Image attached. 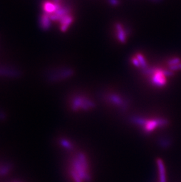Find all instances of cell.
<instances>
[{
  "instance_id": "7c38bea8",
  "label": "cell",
  "mask_w": 181,
  "mask_h": 182,
  "mask_svg": "<svg viewBox=\"0 0 181 182\" xmlns=\"http://www.w3.org/2000/svg\"><path fill=\"white\" fill-rule=\"evenodd\" d=\"M180 62V59L179 58H173L169 61L168 64L170 66L177 65Z\"/></svg>"
},
{
  "instance_id": "4fadbf2b",
  "label": "cell",
  "mask_w": 181,
  "mask_h": 182,
  "mask_svg": "<svg viewBox=\"0 0 181 182\" xmlns=\"http://www.w3.org/2000/svg\"><path fill=\"white\" fill-rule=\"evenodd\" d=\"M132 63L133 64V65H135L136 67H139V66H140V63H139L138 59L137 58H132Z\"/></svg>"
},
{
  "instance_id": "9c48e42d",
  "label": "cell",
  "mask_w": 181,
  "mask_h": 182,
  "mask_svg": "<svg viewBox=\"0 0 181 182\" xmlns=\"http://www.w3.org/2000/svg\"><path fill=\"white\" fill-rule=\"evenodd\" d=\"M45 10L49 12V13H52L53 12H55L56 10V5H54L53 4H51L50 2H46L44 4L43 6Z\"/></svg>"
},
{
  "instance_id": "277c9868",
  "label": "cell",
  "mask_w": 181,
  "mask_h": 182,
  "mask_svg": "<svg viewBox=\"0 0 181 182\" xmlns=\"http://www.w3.org/2000/svg\"><path fill=\"white\" fill-rule=\"evenodd\" d=\"M152 77V84L157 87H162L166 83V75L164 71L158 69H155Z\"/></svg>"
},
{
  "instance_id": "52a82bcc",
  "label": "cell",
  "mask_w": 181,
  "mask_h": 182,
  "mask_svg": "<svg viewBox=\"0 0 181 182\" xmlns=\"http://www.w3.org/2000/svg\"><path fill=\"white\" fill-rule=\"evenodd\" d=\"M60 145L66 150L72 151L73 149L74 145L72 141L68 140V138H62L59 140Z\"/></svg>"
},
{
  "instance_id": "7a4b0ae2",
  "label": "cell",
  "mask_w": 181,
  "mask_h": 182,
  "mask_svg": "<svg viewBox=\"0 0 181 182\" xmlns=\"http://www.w3.org/2000/svg\"><path fill=\"white\" fill-rule=\"evenodd\" d=\"M131 122L140 127L142 131L146 134H150L157 129L166 126L167 124V120L163 118H146L141 116L132 117Z\"/></svg>"
},
{
  "instance_id": "8fae6325",
  "label": "cell",
  "mask_w": 181,
  "mask_h": 182,
  "mask_svg": "<svg viewBox=\"0 0 181 182\" xmlns=\"http://www.w3.org/2000/svg\"><path fill=\"white\" fill-rule=\"evenodd\" d=\"M136 57H137V59H138V61L140 63V67L143 69L146 68H147V64H146V62L145 59H144L143 55H141L140 54H138L136 55Z\"/></svg>"
},
{
  "instance_id": "8992f818",
  "label": "cell",
  "mask_w": 181,
  "mask_h": 182,
  "mask_svg": "<svg viewBox=\"0 0 181 182\" xmlns=\"http://www.w3.org/2000/svg\"><path fill=\"white\" fill-rule=\"evenodd\" d=\"M156 164L159 173V182H166L165 167L162 160L161 159H157Z\"/></svg>"
},
{
  "instance_id": "ba28073f",
  "label": "cell",
  "mask_w": 181,
  "mask_h": 182,
  "mask_svg": "<svg viewBox=\"0 0 181 182\" xmlns=\"http://www.w3.org/2000/svg\"><path fill=\"white\" fill-rule=\"evenodd\" d=\"M116 28L117 29V33H118V38L119 40L122 42L124 43L126 41V34L125 31L123 30L122 27L120 24H117L116 25Z\"/></svg>"
},
{
  "instance_id": "3957f363",
  "label": "cell",
  "mask_w": 181,
  "mask_h": 182,
  "mask_svg": "<svg viewBox=\"0 0 181 182\" xmlns=\"http://www.w3.org/2000/svg\"><path fill=\"white\" fill-rule=\"evenodd\" d=\"M72 110L76 111L79 110L88 111L95 107V104L90 100L82 96L75 97L72 102Z\"/></svg>"
},
{
  "instance_id": "30bf717a",
  "label": "cell",
  "mask_w": 181,
  "mask_h": 182,
  "mask_svg": "<svg viewBox=\"0 0 181 182\" xmlns=\"http://www.w3.org/2000/svg\"><path fill=\"white\" fill-rule=\"evenodd\" d=\"M41 25L43 28H48L50 25L49 16L47 14H43L41 18Z\"/></svg>"
},
{
  "instance_id": "6da1fadb",
  "label": "cell",
  "mask_w": 181,
  "mask_h": 182,
  "mask_svg": "<svg viewBox=\"0 0 181 182\" xmlns=\"http://www.w3.org/2000/svg\"><path fill=\"white\" fill-rule=\"evenodd\" d=\"M68 174L72 182H90L91 174L87 155L82 151H78L71 158Z\"/></svg>"
},
{
  "instance_id": "5b68a950",
  "label": "cell",
  "mask_w": 181,
  "mask_h": 182,
  "mask_svg": "<svg viewBox=\"0 0 181 182\" xmlns=\"http://www.w3.org/2000/svg\"><path fill=\"white\" fill-rule=\"evenodd\" d=\"M109 101L113 105L120 107L122 108H125L126 107V104L124 100L119 95L112 94L108 97Z\"/></svg>"
},
{
  "instance_id": "5bb4252c",
  "label": "cell",
  "mask_w": 181,
  "mask_h": 182,
  "mask_svg": "<svg viewBox=\"0 0 181 182\" xmlns=\"http://www.w3.org/2000/svg\"><path fill=\"white\" fill-rule=\"evenodd\" d=\"M110 3L112 5H117L118 4V0H110Z\"/></svg>"
}]
</instances>
